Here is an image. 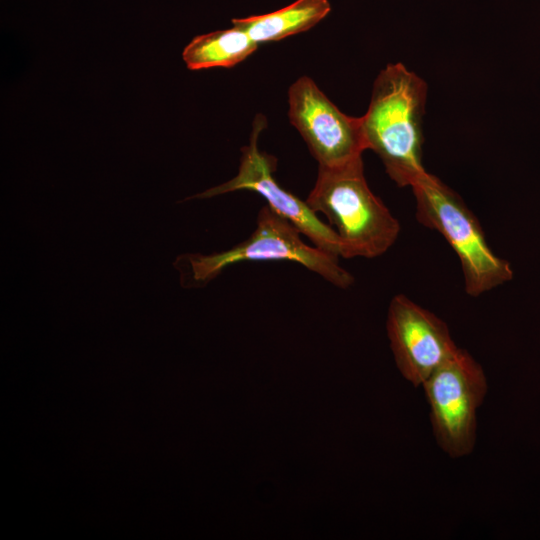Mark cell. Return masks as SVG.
Wrapping results in <instances>:
<instances>
[{
    "instance_id": "6da1fadb",
    "label": "cell",
    "mask_w": 540,
    "mask_h": 540,
    "mask_svg": "<svg viewBox=\"0 0 540 540\" xmlns=\"http://www.w3.org/2000/svg\"><path fill=\"white\" fill-rule=\"evenodd\" d=\"M425 81L402 63L388 64L375 79L371 101L361 117L366 148L374 151L389 177L400 187L426 172L422 121Z\"/></svg>"
},
{
    "instance_id": "7a4b0ae2",
    "label": "cell",
    "mask_w": 540,
    "mask_h": 540,
    "mask_svg": "<svg viewBox=\"0 0 540 540\" xmlns=\"http://www.w3.org/2000/svg\"><path fill=\"white\" fill-rule=\"evenodd\" d=\"M305 201L335 227L343 258L381 256L399 236V221L368 186L362 157L338 167L318 166Z\"/></svg>"
},
{
    "instance_id": "3957f363",
    "label": "cell",
    "mask_w": 540,
    "mask_h": 540,
    "mask_svg": "<svg viewBox=\"0 0 540 540\" xmlns=\"http://www.w3.org/2000/svg\"><path fill=\"white\" fill-rule=\"evenodd\" d=\"M411 188L416 219L440 233L457 254L468 295L480 296L512 278L509 263L493 252L478 219L455 191L427 171Z\"/></svg>"
},
{
    "instance_id": "277c9868",
    "label": "cell",
    "mask_w": 540,
    "mask_h": 540,
    "mask_svg": "<svg viewBox=\"0 0 540 540\" xmlns=\"http://www.w3.org/2000/svg\"><path fill=\"white\" fill-rule=\"evenodd\" d=\"M242 261H292L336 287L345 289L354 282L353 275L340 266L338 257L306 244L299 230L268 205L261 208L254 232L243 242L219 253L181 255L174 266L182 271L187 287H198Z\"/></svg>"
},
{
    "instance_id": "5b68a950",
    "label": "cell",
    "mask_w": 540,
    "mask_h": 540,
    "mask_svg": "<svg viewBox=\"0 0 540 540\" xmlns=\"http://www.w3.org/2000/svg\"><path fill=\"white\" fill-rule=\"evenodd\" d=\"M422 387L440 448L452 458L470 454L476 441L477 410L488 388L481 365L458 348Z\"/></svg>"
},
{
    "instance_id": "8992f818",
    "label": "cell",
    "mask_w": 540,
    "mask_h": 540,
    "mask_svg": "<svg viewBox=\"0 0 540 540\" xmlns=\"http://www.w3.org/2000/svg\"><path fill=\"white\" fill-rule=\"evenodd\" d=\"M265 124L263 116L255 118L250 142L242 148L237 175L191 198H211L239 190L256 192L267 201V205L274 212L288 220L301 234L309 238L314 246L335 257H341L342 245L335 230L322 222L306 201H302L281 187L275 180L273 176L276 166L275 158L260 151L257 145Z\"/></svg>"
},
{
    "instance_id": "52a82bcc",
    "label": "cell",
    "mask_w": 540,
    "mask_h": 540,
    "mask_svg": "<svg viewBox=\"0 0 540 540\" xmlns=\"http://www.w3.org/2000/svg\"><path fill=\"white\" fill-rule=\"evenodd\" d=\"M288 100L289 119L318 166H342L367 150L361 117L341 112L311 78H298L289 88Z\"/></svg>"
},
{
    "instance_id": "ba28073f",
    "label": "cell",
    "mask_w": 540,
    "mask_h": 540,
    "mask_svg": "<svg viewBox=\"0 0 540 540\" xmlns=\"http://www.w3.org/2000/svg\"><path fill=\"white\" fill-rule=\"evenodd\" d=\"M387 334L398 370L415 387L458 350L447 324L403 294L390 301Z\"/></svg>"
},
{
    "instance_id": "9c48e42d",
    "label": "cell",
    "mask_w": 540,
    "mask_h": 540,
    "mask_svg": "<svg viewBox=\"0 0 540 540\" xmlns=\"http://www.w3.org/2000/svg\"><path fill=\"white\" fill-rule=\"evenodd\" d=\"M330 10L328 0H297L268 14L234 18L232 24L259 44L307 31L325 18Z\"/></svg>"
},
{
    "instance_id": "30bf717a",
    "label": "cell",
    "mask_w": 540,
    "mask_h": 540,
    "mask_svg": "<svg viewBox=\"0 0 540 540\" xmlns=\"http://www.w3.org/2000/svg\"><path fill=\"white\" fill-rule=\"evenodd\" d=\"M257 47L247 33L233 26L194 37L184 48L182 58L191 70L232 67L245 60Z\"/></svg>"
}]
</instances>
